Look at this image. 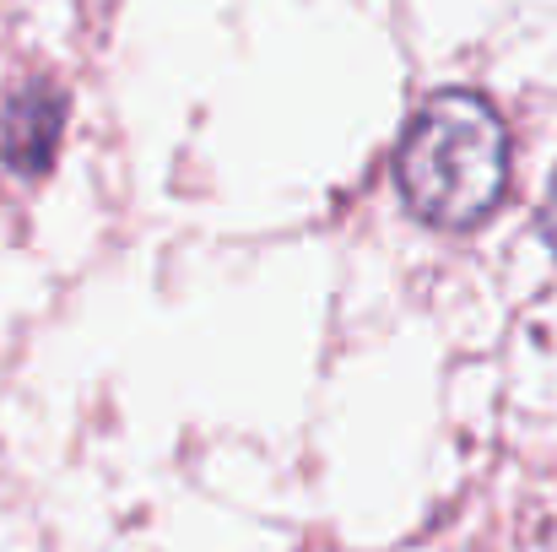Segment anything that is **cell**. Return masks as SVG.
<instances>
[{"label":"cell","instance_id":"cell-1","mask_svg":"<svg viewBox=\"0 0 557 552\" xmlns=\"http://www.w3.org/2000/svg\"><path fill=\"white\" fill-rule=\"evenodd\" d=\"M395 189L428 228H482L509 189V125L471 87H438L395 147Z\"/></svg>","mask_w":557,"mask_h":552},{"label":"cell","instance_id":"cell-2","mask_svg":"<svg viewBox=\"0 0 557 552\" xmlns=\"http://www.w3.org/2000/svg\"><path fill=\"white\" fill-rule=\"evenodd\" d=\"M65 131V87L54 76H27L0 109V158L16 180H44L54 169Z\"/></svg>","mask_w":557,"mask_h":552},{"label":"cell","instance_id":"cell-3","mask_svg":"<svg viewBox=\"0 0 557 552\" xmlns=\"http://www.w3.org/2000/svg\"><path fill=\"white\" fill-rule=\"evenodd\" d=\"M542 238L553 244V255H557V174L547 184V200H542Z\"/></svg>","mask_w":557,"mask_h":552}]
</instances>
